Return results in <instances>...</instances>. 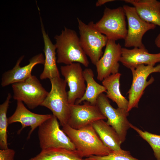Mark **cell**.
I'll return each mask as SVG.
<instances>
[{
  "instance_id": "6da1fadb",
  "label": "cell",
  "mask_w": 160,
  "mask_h": 160,
  "mask_svg": "<svg viewBox=\"0 0 160 160\" xmlns=\"http://www.w3.org/2000/svg\"><path fill=\"white\" fill-rule=\"evenodd\" d=\"M62 130L73 144L76 151L81 158L92 156H104L111 151L103 143L92 124L75 129L68 124Z\"/></svg>"
},
{
  "instance_id": "7a4b0ae2",
  "label": "cell",
  "mask_w": 160,
  "mask_h": 160,
  "mask_svg": "<svg viewBox=\"0 0 160 160\" xmlns=\"http://www.w3.org/2000/svg\"><path fill=\"white\" fill-rule=\"evenodd\" d=\"M57 63L66 65L75 63L88 67L89 62L81 46L79 37L74 30L65 27L60 35L54 37Z\"/></svg>"
},
{
  "instance_id": "3957f363",
  "label": "cell",
  "mask_w": 160,
  "mask_h": 160,
  "mask_svg": "<svg viewBox=\"0 0 160 160\" xmlns=\"http://www.w3.org/2000/svg\"><path fill=\"white\" fill-rule=\"evenodd\" d=\"M51 88L41 106L49 109L62 127L67 124L70 116L67 83L60 77L50 80Z\"/></svg>"
},
{
  "instance_id": "277c9868",
  "label": "cell",
  "mask_w": 160,
  "mask_h": 160,
  "mask_svg": "<svg viewBox=\"0 0 160 160\" xmlns=\"http://www.w3.org/2000/svg\"><path fill=\"white\" fill-rule=\"evenodd\" d=\"M81 47L92 62L95 65L103 54V49L108 39L96 27L93 21L88 24L77 18Z\"/></svg>"
},
{
  "instance_id": "5b68a950",
  "label": "cell",
  "mask_w": 160,
  "mask_h": 160,
  "mask_svg": "<svg viewBox=\"0 0 160 160\" xmlns=\"http://www.w3.org/2000/svg\"><path fill=\"white\" fill-rule=\"evenodd\" d=\"M38 136L41 150L57 148L76 151L69 138L60 129L57 118L53 114L39 127Z\"/></svg>"
},
{
  "instance_id": "8992f818",
  "label": "cell",
  "mask_w": 160,
  "mask_h": 160,
  "mask_svg": "<svg viewBox=\"0 0 160 160\" xmlns=\"http://www.w3.org/2000/svg\"><path fill=\"white\" fill-rule=\"evenodd\" d=\"M125 16L123 7L113 9L106 7L101 18L95 25L108 39L124 40L127 31Z\"/></svg>"
},
{
  "instance_id": "52a82bcc",
  "label": "cell",
  "mask_w": 160,
  "mask_h": 160,
  "mask_svg": "<svg viewBox=\"0 0 160 160\" xmlns=\"http://www.w3.org/2000/svg\"><path fill=\"white\" fill-rule=\"evenodd\" d=\"M12 87L13 99L23 102L31 109L41 105L49 93L34 75L12 84Z\"/></svg>"
},
{
  "instance_id": "ba28073f",
  "label": "cell",
  "mask_w": 160,
  "mask_h": 160,
  "mask_svg": "<svg viewBox=\"0 0 160 160\" xmlns=\"http://www.w3.org/2000/svg\"><path fill=\"white\" fill-rule=\"evenodd\" d=\"M132 76V81L128 94V104L127 111L129 112L134 108H138L139 102L146 88L152 84L154 79L151 76L147 81L149 75L153 73H160V64L156 66L141 64L130 69Z\"/></svg>"
},
{
  "instance_id": "9c48e42d",
  "label": "cell",
  "mask_w": 160,
  "mask_h": 160,
  "mask_svg": "<svg viewBox=\"0 0 160 160\" xmlns=\"http://www.w3.org/2000/svg\"><path fill=\"white\" fill-rule=\"evenodd\" d=\"M108 99L106 95L101 94L97 99L96 105L107 118V124L115 130L123 143L126 140L127 131L130 128V123L127 118L129 112L122 108H113Z\"/></svg>"
},
{
  "instance_id": "30bf717a",
  "label": "cell",
  "mask_w": 160,
  "mask_h": 160,
  "mask_svg": "<svg viewBox=\"0 0 160 160\" xmlns=\"http://www.w3.org/2000/svg\"><path fill=\"white\" fill-rule=\"evenodd\" d=\"M122 7L128 24L127 35L124 39L125 47L145 48L142 43L143 37L147 31L154 29L156 25L142 19L134 7L127 5Z\"/></svg>"
},
{
  "instance_id": "8fae6325",
  "label": "cell",
  "mask_w": 160,
  "mask_h": 160,
  "mask_svg": "<svg viewBox=\"0 0 160 160\" xmlns=\"http://www.w3.org/2000/svg\"><path fill=\"white\" fill-rule=\"evenodd\" d=\"M60 69L69 88L67 92L68 103L70 104H74L82 97L86 87L81 64L75 63L62 66Z\"/></svg>"
},
{
  "instance_id": "7c38bea8",
  "label": "cell",
  "mask_w": 160,
  "mask_h": 160,
  "mask_svg": "<svg viewBox=\"0 0 160 160\" xmlns=\"http://www.w3.org/2000/svg\"><path fill=\"white\" fill-rule=\"evenodd\" d=\"M115 41L108 40L102 56L95 65L99 81H102L110 75L119 73L122 47Z\"/></svg>"
},
{
  "instance_id": "4fadbf2b",
  "label": "cell",
  "mask_w": 160,
  "mask_h": 160,
  "mask_svg": "<svg viewBox=\"0 0 160 160\" xmlns=\"http://www.w3.org/2000/svg\"><path fill=\"white\" fill-rule=\"evenodd\" d=\"M82 105L70 104V116L67 124L72 128L79 129L100 119L107 120L97 105L87 101Z\"/></svg>"
},
{
  "instance_id": "5bb4252c",
  "label": "cell",
  "mask_w": 160,
  "mask_h": 160,
  "mask_svg": "<svg viewBox=\"0 0 160 160\" xmlns=\"http://www.w3.org/2000/svg\"><path fill=\"white\" fill-rule=\"evenodd\" d=\"M24 57L21 56L12 69L2 74L1 82L2 87L25 80L32 75V71L36 65L44 63V57L42 53H39L31 58L28 65L21 67L20 64Z\"/></svg>"
},
{
  "instance_id": "9a60e30c",
  "label": "cell",
  "mask_w": 160,
  "mask_h": 160,
  "mask_svg": "<svg viewBox=\"0 0 160 160\" xmlns=\"http://www.w3.org/2000/svg\"><path fill=\"white\" fill-rule=\"evenodd\" d=\"M17 107L13 114L8 118L9 124L18 122L22 125L21 128L17 132L19 134L24 128L30 126L28 139L30 138L33 132L42 123L49 118L52 114H41L31 112L24 105L23 102L17 101Z\"/></svg>"
},
{
  "instance_id": "2e32d148",
  "label": "cell",
  "mask_w": 160,
  "mask_h": 160,
  "mask_svg": "<svg viewBox=\"0 0 160 160\" xmlns=\"http://www.w3.org/2000/svg\"><path fill=\"white\" fill-rule=\"evenodd\" d=\"M119 62L130 69L141 64L154 66L156 63L160 62V52L151 54L145 48L135 47L129 49L122 48Z\"/></svg>"
},
{
  "instance_id": "e0dca14e",
  "label": "cell",
  "mask_w": 160,
  "mask_h": 160,
  "mask_svg": "<svg viewBox=\"0 0 160 160\" xmlns=\"http://www.w3.org/2000/svg\"><path fill=\"white\" fill-rule=\"evenodd\" d=\"M41 31L44 44V62L43 71L40 75L41 80L47 79L49 80L55 78L60 77V73L57 66L56 57V47L50 40L46 32L42 19L40 17Z\"/></svg>"
},
{
  "instance_id": "ac0fdd59",
  "label": "cell",
  "mask_w": 160,
  "mask_h": 160,
  "mask_svg": "<svg viewBox=\"0 0 160 160\" xmlns=\"http://www.w3.org/2000/svg\"><path fill=\"white\" fill-rule=\"evenodd\" d=\"M132 5L140 17L160 27V1L156 0H124Z\"/></svg>"
},
{
  "instance_id": "d6986e66",
  "label": "cell",
  "mask_w": 160,
  "mask_h": 160,
  "mask_svg": "<svg viewBox=\"0 0 160 160\" xmlns=\"http://www.w3.org/2000/svg\"><path fill=\"white\" fill-rule=\"evenodd\" d=\"M92 125L103 143L111 151L122 149V143L117 133L104 120L97 121Z\"/></svg>"
},
{
  "instance_id": "ffe728a7",
  "label": "cell",
  "mask_w": 160,
  "mask_h": 160,
  "mask_svg": "<svg viewBox=\"0 0 160 160\" xmlns=\"http://www.w3.org/2000/svg\"><path fill=\"white\" fill-rule=\"evenodd\" d=\"M83 73L86 83V90L82 97L77 100L75 104H79L82 102L87 101L92 105H96L98 97L101 94L106 92V89L95 81L93 72L91 69H85Z\"/></svg>"
},
{
  "instance_id": "44dd1931",
  "label": "cell",
  "mask_w": 160,
  "mask_h": 160,
  "mask_svg": "<svg viewBox=\"0 0 160 160\" xmlns=\"http://www.w3.org/2000/svg\"><path fill=\"white\" fill-rule=\"evenodd\" d=\"M121 75L119 73L112 74L104 79L102 84L106 89L107 97L115 102L118 108L127 110L128 100L122 95L120 90Z\"/></svg>"
},
{
  "instance_id": "7402d4cb",
  "label": "cell",
  "mask_w": 160,
  "mask_h": 160,
  "mask_svg": "<svg viewBox=\"0 0 160 160\" xmlns=\"http://www.w3.org/2000/svg\"><path fill=\"white\" fill-rule=\"evenodd\" d=\"M76 151L65 148H50L41 150L35 156L28 160H83Z\"/></svg>"
},
{
  "instance_id": "603a6c76",
  "label": "cell",
  "mask_w": 160,
  "mask_h": 160,
  "mask_svg": "<svg viewBox=\"0 0 160 160\" xmlns=\"http://www.w3.org/2000/svg\"><path fill=\"white\" fill-rule=\"evenodd\" d=\"M12 95L8 94L4 102L0 105V147L1 149L8 148L7 128L9 124L7 117V111L9 106Z\"/></svg>"
},
{
  "instance_id": "cb8c5ba5",
  "label": "cell",
  "mask_w": 160,
  "mask_h": 160,
  "mask_svg": "<svg viewBox=\"0 0 160 160\" xmlns=\"http://www.w3.org/2000/svg\"><path fill=\"white\" fill-rule=\"evenodd\" d=\"M130 128L135 130L139 135L146 141L152 149L157 160H160V135L143 131L131 123Z\"/></svg>"
},
{
  "instance_id": "d4e9b609",
  "label": "cell",
  "mask_w": 160,
  "mask_h": 160,
  "mask_svg": "<svg viewBox=\"0 0 160 160\" xmlns=\"http://www.w3.org/2000/svg\"><path fill=\"white\" fill-rule=\"evenodd\" d=\"M85 159L88 160H141L133 157L129 151L122 149L111 151L109 154L105 156H92Z\"/></svg>"
},
{
  "instance_id": "484cf974",
  "label": "cell",
  "mask_w": 160,
  "mask_h": 160,
  "mask_svg": "<svg viewBox=\"0 0 160 160\" xmlns=\"http://www.w3.org/2000/svg\"><path fill=\"white\" fill-rule=\"evenodd\" d=\"M15 151L8 148L0 150V160H14Z\"/></svg>"
},
{
  "instance_id": "4316f807",
  "label": "cell",
  "mask_w": 160,
  "mask_h": 160,
  "mask_svg": "<svg viewBox=\"0 0 160 160\" xmlns=\"http://www.w3.org/2000/svg\"><path fill=\"white\" fill-rule=\"evenodd\" d=\"M115 1L114 0H98L96 2L95 5L96 7H99L104 4L110 2Z\"/></svg>"
},
{
  "instance_id": "83f0119b",
  "label": "cell",
  "mask_w": 160,
  "mask_h": 160,
  "mask_svg": "<svg viewBox=\"0 0 160 160\" xmlns=\"http://www.w3.org/2000/svg\"><path fill=\"white\" fill-rule=\"evenodd\" d=\"M155 43L157 47L160 48V33L155 39Z\"/></svg>"
},
{
  "instance_id": "f1b7e54d",
  "label": "cell",
  "mask_w": 160,
  "mask_h": 160,
  "mask_svg": "<svg viewBox=\"0 0 160 160\" xmlns=\"http://www.w3.org/2000/svg\"><path fill=\"white\" fill-rule=\"evenodd\" d=\"M83 160H87V159H83Z\"/></svg>"
}]
</instances>
